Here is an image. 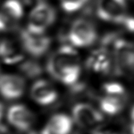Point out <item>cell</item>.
Segmentation results:
<instances>
[{
    "label": "cell",
    "mask_w": 134,
    "mask_h": 134,
    "mask_svg": "<svg viewBox=\"0 0 134 134\" xmlns=\"http://www.w3.org/2000/svg\"><path fill=\"white\" fill-rule=\"evenodd\" d=\"M47 70L54 79L65 85L75 84L81 74L78 53L70 46L60 47L48 59Z\"/></svg>",
    "instance_id": "cell-1"
},
{
    "label": "cell",
    "mask_w": 134,
    "mask_h": 134,
    "mask_svg": "<svg viewBox=\"0 0 134 134\" xmlns=\"http://www.w3.org/2000/svg\"><path fill=\"white\" fill-rule=\"evenodd\" d=\"M55 9L51 5L39 2L30 13L27 30L34 34H44L55 22Z\"/></svg>",
    "instance_id": "cell-2"
},
{
    "label": "cell",
    "mask_w": 134,
    "mask_h": 134,
    "mask_svg": "<svg viewBox=\"0 0 134 134\" xmlns=\"http://www.w3.org/2000/svg\"><path fill=\"white\" fill-rule=\"evenodd\" d=\"M97 35L93 24L85 19H78L69 27L68 40L74 46L87 47L95 42Z\"/></svg>",
    "instance_id": "cell-3"
},
{
    "label": "cell",
    "mask_w": 134,
    "mask_h": 134,
    "mask_svg": "<svg viewBox=\"0 0 134 134\" xmlns=\"http://www.w3.org/2000/svg\"><path fill=\"white\" fill-rule=\"evenodd\" d=\"M96 13L102 20L122 24L127 17V4L125 0H98Z\"/></svg>",
    "instance_id": "cell-4"
},
{
    "label": "cell",
    "mask_w": 134,
    "mask_h": 134,
    "mask_svg": "<svg viewBox=\"0 0 134 134\" xmlns=\"http://www.w3.org/2000/svg\"><path fill=\"white\" fill-rule=\"evenodd\" d=\"M20 40L24 51L34 57L44 55L49 49L51 39L44 34H34L27 30L20 32Z\"/></svg>",
    "instance_id": "cell-5"
},
{
    "label": "cell",
    "mask_w": 134,
    "mask_h": 134,
    "mask_svg": "<svg viewBox=\"0 0 134 134\" xmlns=\"http://www.w3.org/2000/svg\"><path fill=\"white\" fill-rule=\"evenodd\" d=\"M23 15V7L18 0H7L0 8V31L15 28Z\"/></svg>",
    "instance_id": "cell-6"
},
{
    "label": "cell",
    "mask_w": 134,
    "mask_h": 134,
    "mask_svg": "<svg viewBox=\"0 0 134 134\" xmlns=\"http://www.w3.org/2000/svg\"><path fill=\"white\" fill-rule=\"evenodd\" d=\"M25 89V79L15 74L0 75V94L5 99H15L20 97Z\"/></svg>",
    "instance_id": "cell-7"
},
{
    "label": "cell",
    "mask_w": 134,
    "mask_h": 134,
    "mask_svg": "<svg viewBox=\"0 0 134 134\" xmlns=\"http://www.w3.org/2000/svg\"><path fill=\"white\" fill-rule=\"evenodd\" d=\"M113 55L118 68L134 69V45L122 39L114 41Z\"/></svg>",
    "instance_id": "cell-8"
},
{
    "label": "cell",
    "mask_w": 134,
    "mask_h": 134,
    "mask_svg": "<svg viewBox=\"0 0 134 134\" xmlns=\"http://www.w3.org/2000/svg\"><path fill=\"white\" fill-rule=\"evenodd\" d=\"M73 118L76 124L82 128L93 126L102 120V115L99 111L86 103H79L74 106Z\"/></svg>",
    "instance_id": "cell-9"
},
{
    "label": "cell",
    "mask_w": 134,
    "mask_h": 134,
    "mask_svg": "<svg viewBox=\"0 0 134 134\" xmlns=\"http://www.w3.org/2000/svg\"><path fill=\"white\" fill-rule=\"evenodd\" d=\"M7 119L15 128L28 130L35 122V116L29 109L22 105H12L7 112Z\"/></svg>",
    "instance_id": "cell-10"
},
{
    "label": "cell",
    "mask_w": 134,
    "mask_h": 134,
    "mask_svg": "<svg viewBox=\"0 0 134 134\" xmlns=\"http://www.w3.org/2000/svg\"><path fill=\"white\" fill-rule=\"evenodd\" d=\"M30 94L35 102L43 105H50L57 99V92L55 88L46 80L35 82L31 88Z\"/></svg>",
    "instance_id": "cell-11"
},
{
    "label": "cell",
    "mask_w": 134,
    "mask_h": 134,
    "mask_svg": "<svg viewBox=\"0 0 134 134\" xmlns=\"http://www.w3.org/2000/svg\"><path fill=\"white\" fill-rule=\"evenodd\" d=\"M23 47L15 40L4 39L0 42V59L8 64L18 63L23 58Z\"/></svg>",
    "instance_id": "cell-12"
},
{
    "label": "cell",
    "mask_w": 134,
    "mask_h": 134,
    "mask_svg": "<svg viewBox=\"0 0 134 134\" xmlns=\"http://www.w3.org/2000/svg\"><path fill=\"white\" fill-rule=\"evenodd\" d=\"M87 65L96 72H108L112 65V58L109 51L105 48H99L94 51L88 57Z\"/></svg>",
    "instance_id": "cell-13"
},
{
    "label": "cell",
    "mask_w": 134,
    "mask_h": 134,
    "mask_svg": "<svg viewBox=\"0 0 134 134\" xmlns=\"http://www.w3.org/2000/svg\"><path fill=\"white\" fill-rule=\"evenodd\" d=\"M71 128L72 122L69 117L57 114L48 120L41 134H69Z\"/></svg>",
    "instance_id": "cell-14"
},
{
    "label": "cell",
    "mask_w": 134,
    "mask_h": 134,
    "mask_svg": "<svg viewBox=\"0 0 134 134\" xmlns=\"http://www.w3.org/2000/svg\"><path fill=\"white\" fill-rule=\"evenodd\" d=\"M125 94H106V96L102 98L100 106L106 113L115 115L119 113L124 106Z\"/></svg>",
    "instance_id": "cell-15"
},
{
    "label": "cell",
    "mask_w": 134,
    "mask_h": 134,
    "mask_svg": "<svg viewBox=\"0 0 134 134\" xmlns=\"http://www.w3.org/2000/svg\"><path fill=\"white\" fill-rule=\"evenodd\" d=\"M20 70L25 76L30 78H34L40 75L41 68L40 65L34 61H27L20 66Z\"/></svg>",
    "instance_id": "cell-16"
},
{
    "label": "cell",
    "mask_w": 134,
    "mask_h": 134,
    "mask_svg": "<svg viewBox=\"0 0 134 134\" xmlns=\"http://www.w3.org/2000/svg\"><path fill=\"white\" fill-rule=\"evenodd\" d=\"M88 0H60L61 8L68 13L78 11L87 3Z\"/></svg>",
    "instance_id": "cell-17"
},
{
    "label": "cell",
    "mask_w": 134,
    "mask_h": 134,
    "mask_svg": "<svg viewBox=\"0 0 134 134\" xmlns=\"http://www.w3.org/2000/svg\"><path fill=\"white\" fill-rule=\"evenodd\" d=\"M106 94H125L124 88L118 83H108L104 86Z\"/></svg>",
    "instance_id": "cell-18"
},
{
    "label": "cell",
    "mask_w": 134,
    "mask_h": 134,
    "mask_svg": "<svg viewBox=\"0 0 134 134\" xmlns=\"http://www.w3.org/2000/svg\"><path fill=\"white\" fill-rule=\"evenodd\" d=\"M122 25L125 27L128 31H130L134 34V18L133 17H126L124 21L122 23Z\"/></svg>",
    "instance_id": "cell-19"
},
{
    "label": "cell",
    "mask_w": 134,
    "mask_h": 134,
    "mask_svg": "<svg viewBox=\"0 0 134 134\" xmlns=\"http://www.w3.org/2000/svg\"><path fill=\"white\" fill-rule=\"evenodd\" d=\"M0 134H11L9 129L5 125L0 124Z\"/></svg>",
    "instance_id": "cell-20"
},
{
    "label": "cell",
    "mask_w": 134,
    "mask_h": 134,
    "mask_svg": "<svg viewBox=\"0 0 134 134\" xmlns=\"http://www.w3.org/2000/svg\"><path fill=\"white\" fill-rule=\"evenodd\" d=\"M131 131L134 134V108L131 112Z\"/></svg>",
    "instance_id": "cell-21"
},
{
    "label": "cell",
    "mask_w": 134,
    "mask_h": 134,
    "mask_svg": "<svg viewBox=\"0 0 134 134\" xmlns=\"http://www.w3.org/2000/svg\"><path fill=\"white\" fill-rule=\"evenodd\" d=\"M3 113H4V108L2 103H0V120H2V116H3Z\"/></svg>",
    "instance_id": "cell-22"
}]
</instances>
